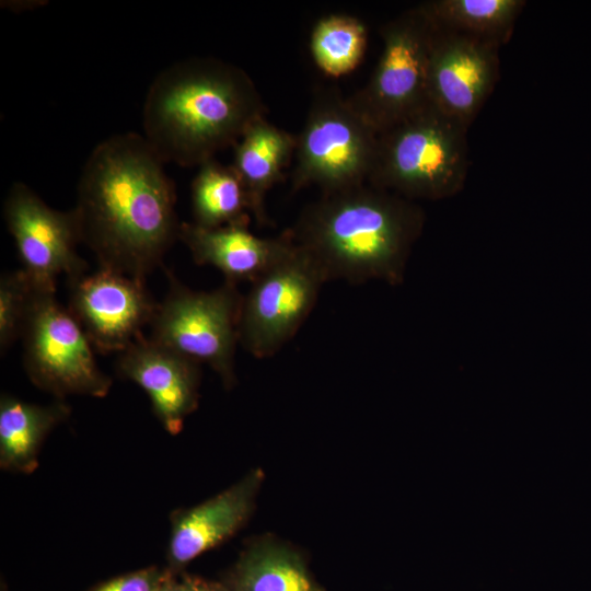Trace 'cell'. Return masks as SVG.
<instances>
[{"mask_svg":"<svg viewBox=\"0 0 591 591\" xmlns=\"http://www.w3.org/2000/svg\"><path fill=\"white\" fill-rule=\"evenodd\" d=\"M265 113L258 90L242 68L194 57L166 67L150 84L143 137L164 163L200 166L234 146Z\"/></svg>","mask_w":591,"mask_h":591,"instance_id":"2","label":"cell"},{"mask_svg":"<svg viewBox=\"0 0 591 591\" xmlns=\"http://www.w3.org/2000/svg\"><path fill=\"white\" fill-rule=\"evenodd\" d=\"M175 185L143 135L111 136L82 169L73 208L101 267L144 280L178 239Z\"/></svg>","mask_w":591,"mask_h":591,"instance_id":"1","label":"cell"},{"mask_svg":"<svg viewBox=\"0 0 591 591\" xmlns=\"http://www.w3.org/2000/svg\"><path fill=\"white\" fill-rule=\"evenodd\" d=\"M198 167L192 184L194 222L205 228L248 225V200L234 169L215 159Z\"/></svg>","mask_w":591,"mask_h":591,"instance_id":"20","label":"cell"},{"mask_svg":"<svg viewBox=\"0 0 591 591\" xmlns=\"http://www.w3.org/2000/svg\"><path fill=\"white\" fill-rule=\"evenodd\" d=\"M381 37L383 49L371 78L347 97L376 134L430 102L428 71L432 26L417 5L385 23Z\"/></svg>","mask_w":591,"mask_h":591,"instance_id":"7","label":"cell"},{"mask_svg":"<svg viewBox=\"0 0 591 591\" xmlns=\"http://www.w3.org/2000/svg\"><path fill=\"white\" fill-rule=\"evenodd\" d=\"M157 591H194V576L172 573L167 570Z\"/></svg>","mask_w":591,"mask_h":591,"instance_id":"24","label":"cell"},{"mask_svg":"<svg viewBox=\"0 0 591 591\" xmlns=\"http://www.w3.org/2000/svg\"><path fill=\"white\" fill-rule=\"evenodd\" d=\"M70 413L62 401L50 405L26 403L10 395L0 401V465L3 470L32 473L47 434Z\"/></svg>","mask_w":591,"mask_h":591,"instance_id":"18","label":"cell"},{"mask_svg":"<svg viewBox=\"0 0 591 591\" xmlns=\"http://www.w3.org/2000/svg\"><path fill=\"white\" fill-rule=\"evenodd\" d=\"M425 222L413 200L369 183L322 194L289 228L326 282L398 285Z\"/></svg>","mask_w":591,"mask_h":591,"instance_id":"3","label":"cell"},{"mask_svg":"<svg viewBox=\"0 0 591 591\" xmlns=\"http://www.w3.org/2000/svg\"><path fill=\"white\" fill-rule=\"evenodd\" d=\"M3 217L35 289L55 292L61 274L71 279L85 273L86 263L77 253L82 240L74 209H53L27 185L15 182L4 200Z\"/></svg>","mask_w":591,"mask_h":591,"instance_id":"10","label":"cell"},{"mask_svg":"<svg viewBox=\"0 0 591 591\" xmlns=\"http://www.w3.org/2000/svg\"><path fill=\"white\" fill-rule=\"evenodd\" d=\"M167 569L148 567L107 580L91 591H157Z\"/></svg>","mask_w":591,"mask_h":591,"instance_id":"23","label":"cell"},{"mask_svg":"<svg viewBox=\"0 0 591 591\" xmlns=\"http://www.w3.org/2000/svg\"><path fill=\"white\" fill-rule=\"evenodd\" d=\"M69 311L99 351L121 352L158 309L140 280L101 267L69 279Z\"/></svg>","mask_w":591,"mask_h":591,"instance_id":"11","label":"cell"},{"mask_svg":"<svg viewBox=\"0 0 591 591\" xmlns=\"http://www.w3.org/2000/svg\"><path fill=\"white\" fill-rule=\"evenodd\" d=\"M194 591H230L224 582L206 580L194 576Z\"/></svg>","mask_w":591,"mask_h":591,"instance_id":"25","label":"cell"},{"mask_svg":"<svg viewBox=\"0 0 591 591\" xmlns=\"http://www.w3.org/2000/svg\"><path fill=\"white\" fill-rule=\"evenodd\" d=\"M524 5L522 0H433L419 8L436 28L501 46Z\"/></svg>","mask_w":591,"mask_h":591,"instance_id":"19","label":"cell"},{"mask_svg":"<svg viewBox=\"0 0 591 591\" xmlns=\"http://www.w3.org/2000/svg\"><path fill=\"white\" fill-rule=\"evenodd\" d=\"M378 134L335 88L315 91L296 136L291 190L329 194L368 183Z\"/></svg>","mask_w":591,"mask_h":591,"instance_id":"5","label":"cell"},{"mask_svg":"<svg viewBox=\"0 0 591 591\" xmlns=\"http://www.w3.org/2000/svg\"><path fill=\"white\" fill-rule=\"evenodd\" d=\"M325 282L316 264L294 243L293 250L252 282L243 297V348L258 359L278 352L309 317Z\"/></svg>","mask_w":591,"mask_h":591,"instance_id":"9","label":"cell"},{"mask_svg":"<svg viewBox=\"0 0 591 591\" xmlns=\"http://www.w3.org/2000/svg\"><path fill=\"white\" fill-rule=\"evenodd\" d=\"M233 148L231 166L244 186L251 217L260 227L269 225L265 200L294 158L296 136L264 116L246 128Z\"/></svg>","mask_w":591,"mask_h":591,"instance_id":"16","label":"cell"},{"mask_svg":"<svg viewBox=\"0 0 591 591\" xmlns=\"http://www.w3.org/2000/svg\"><path fill=\"white\" fill-rule=\"evenodd\" d=\"M263 480V471L253 470L217 496L178 511L172 520L166 569L179 573L196 557L234 535L248 520Z\"/></svg>","mask_w":591,"mask_h":591,"instance_id":"14","label":"cell"},{"mask_svg":"<svg viewBox=\"0 0 591 591\" xmlns=\"http://www.w3.org/2000/svg\"><path fill=\"white\" fill-rule=\"evenodd\" d=\"M178 239L188 247L196 264L216 267L233 283L254 282L294 247L289 229L275 237H260L246 224L205 228L195 222H182Z\"/></svg>","mask_w":591,"mask_h":591,"instance_id":"15","label":"cell"},{"mask_svg":"<svg viewBox=\"0 0 591 591\" xmlns=\"http://www.w3.org/2000/svg\"><path fill=\"white\" fill-rule=\"evenodd\" d=\"M170 280V291L150 323V338L207 363L227 389L233 387L244 296L227 280L211 291H193L171 275Z\"/></svg>","mask_w":591,"mask_h":591,"instance_id":"6","label":"cell"},{"mask_svg":"<svg viewBox=\"0 0 591 591\" xmlns=\"http://www.w3.org/2000/svg\"><path fill=\"white\" fill-rule=\"evenodd\" d=\"M116 368L123 378L143 389L164 429L177 434L198 406L199 363L140 336L119 354Z\"/></svg>","mask_w":591,"mask_h":591,"instance_id":"13","label":"cell"},{"mask_svg":"<svg viewBox=\"0 0 591 591\" xmlns=\"http://www.w3.org/2000/svg\"><path fill=\"white\" fill-rule=\"evenodd\" d=\"M467 129L429 102L378 134L368 183L409 200L454 196L468 170Z\"/></svg>","mask_w":591,"mask_h":591,"instance_id":"4","label":"cell"},{"mask_svg":"<svg viewBox=\"0 0 591 591\" xmlns=\"http://www.w3.org/2000/svg\"><path fill=\"white\" fill-rule=\"evenodd\" d=\"M367 43L368 28L361 20L347 14H329L314 25L310 50L324 73L340 77L359 66Z\"/></svg>","mask_w":591,"mask_h":591,"instance_id":"21","label":"cell"},{"mask_svg":"<svg viewBox=\"0 0 591 591\" xmlns=\"http://www.w3.org/2000/svg\"><path fill=\"white\" fill-rule=\"evenodd\" d=\"M224 583L230 591H325L298 551L268 537L242 552Z\"/></svg>","mask_w":591,"mask_h":591,"instance_id":"17","label":"cell"},{"mask_svg":"<svg viewBox=\"0 0 591 591\" xmlns=\"http://www.w3.org/2000/svg\"><path fill=\"white\" fill-rule=\"evenodd\" d=\"M35 288L23 269L0 278V349L3 355L20 338Z\"/></svg>","mask_w":591,"mask_h":591,"instance_id":"22","label":"cell"},{"mask_svg":"<svg viewBox=\"0 0 591 591\" xmlns=\"http://www.w3.org/2000/svg\"><path fill=\"white\" fill-rule=\"evenodd\" d=\"M20 338L25 370L39 389L58 398L108 393L111 378L97 367L86 334L55 292L34 290Z\"/></svg>","mask_w":591,"mask_h":591,"instance_id":"8","label":"cell"},{"mask_svg":"<svg viewBox=\"0 0 591 591\" xmlns=\"http://www.w3.org/2000/svg\"><path fill=\"white\" fill-rule=\"evenodd\" d=\"M499 47L432 26L429 101L470 127L497 81Z\"/></svg>","mask_w":591,"mask_h":591,"instance_id":"12","label":"cell"}]
</instances>
